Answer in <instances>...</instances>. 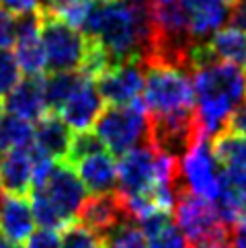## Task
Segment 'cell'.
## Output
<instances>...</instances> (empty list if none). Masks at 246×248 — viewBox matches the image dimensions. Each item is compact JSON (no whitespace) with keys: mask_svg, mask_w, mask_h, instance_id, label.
<instances>
[{"mask_svg":"<svg viewBox=\"0 0 246 248\" xmlns=\"http://www.w3.org/2000/svg\"><path fill=\"white\" fill-rule=\"evenodd\" d=\"M191 78L201 136L214 141L228 129L234 111L246 99V76L238 66L214 60L193 68Z\"/></svg>","mask_w":246,"mask_h":248,"instance_id":"6da1fadb","label":"cell"},{"mask_svg":"<svg viewBox=\"0 0 246 248\" xmlns=\"http://www.w3.org/2000/svg\"><path fill=\"white\" fill-rule=\"evenodd\" d=\"M146 84L142 103L148 117H170L195 109V91H193L191 72L174 66L148 62Z\"/></svg>","mask_w":246,"mask_h":248,"instance_id":"7a4b0ae2","label":"cell"},{"mask_svg":"<svg viewBox=\"0 0 246 248\" xmlns=\"http://www.w3.org/2000/svg\"><path fill=\"white\" fill-rule=\"evenodd\" d=\"M92 131L103 141L107 152L123 156L129 150L148 144L150 117L142 101L123 107H109L96 119Z\"/></svg>","mask_w":246,"mask_h":248,"instance_id":"3957f363","label":"cell"},{"mask_svg":"<svg viewBox=\"0 0 246 248\" xmlns=\"http://www.w3.org/2000/svg\"><path fill=\"white\" fill-rule=\"evenodd\" d=\"M172 217L187 240V248H207L230 240V228L219 217L214 203L195 197L187 191L179 193Z\"/></svg>","mask_w":246,"mask_h":248,"instance_id":"277c9868","label":"cell"},{"mask_svg":"<svg viewBox=\"0 0 246 248\" xmlns=\"http://www.w3.org/2000/svg\"><path fill=\"white\" fill-rule=\"evenodd\" d=\"M41 41L51 72H80L91 49V39L60 16L41 11Z\"/></svg>","mask_w":246,"mask_h":248,"instance_id":"5b68a950","label":"cell"},{"mask_svg":"<svg viewBox=\"0 0 246 248\" xmlns=\"http://www.w3.org/2000/svg\"><path fill=\"white\" fill-rule=\"evenodd\" d=\"M219 187H222V164L214 154L212 141L201 136L189 150V154L179 162V193L187 191L214 203L219 195Z\"/></svg>","mask_w":246,"mask_h":248,"instance_id":"8992f818","label":"cell"},{"mask_svg":"<svg viewBox=\"0 0 246 248\" xmlns=\"http://www.w3.org/2000/svg\"><path fill=\"white\" fill-rule=\"evenodd\" d=\"M158 170L160 154L150 144L129 150L127 154L119 156L117 162V193L123 199L152 201V191L158 185Z\"/></svg>","mask_w":246,"mask_h":248,"instance_id":"52a82bcc","label":"cell"},{"mask_svg":"<svg viewBox=\"0 0 246 248\" xmlns=\"http://www.w3.org/2000/svg\"><path fill=\"white\" fill-rule=\"evenodd\" d=\"M33 191L41 193L51 205H54L70 226L76 224L78 214L89 199V191L78 179V174L66 160L56 162L54 168L49 170L47 179L41 185H37Z\"/></svg>","mask_w":246,"mask_h":248,"instance_id":"ba28073f","label":"cell"},{"mask_svg":"<svg viewBox=\"0 0 246 248\" xmlns=\"http://www.w3.org/2000/svg\"><path fill=\"white\" fill-rule=\"evenodd\" d=\"M96 88L105 103L111 107H123L142 101L146 84V66L142 60H127L109 66L96 78Z\"/></svg>","mask_w":246,"mask_h":248,"instance_id":"9c48e42d","label":"cell"},{"mask_svg":"<svg viewBox=\"0 0 246 248\" xmlns=\"http://www.w3.org/2000/svg\"><path fill=\"white\" fill-rule=\"evenodd\" d=\"M103 96L96 88V82L91 76L82 74L80 82L74 88V93L70 94V99L64 103L56 115H60L62 121L74 131V134H80V131H91L94 127L96 119L101 117L103 109Z\"/></svg>","mask_w":246,"mask_h":248,"instance_id":"30bf717a","label":"cell"},{"mask_svg":"<svg viewBox=\"0 0 246 248\" xmlns=\"http://www.w3.org/2000/svg\"><path fill=\"white\" fill-rule=\"evenodd\" d=\"M15 58L25 76H41L47 70V58L41 41V11L15 19Z\"/></svg>","mask_w":246,"mask_h":248,"instance_id":"8fae6325","label":"cell"},{"mask_svg":"<svg viewBox=\"0 0 246 248\" xmlns=\"http://www.w3.org/2000/svg\"><path fill=\"white\" fill-rule=\"evenodd\" d=\"M125 219H131V216L117 191L105 195H91L84 201L80 214H78V224L89 228L91 232L99 236H105L109 230L119 226Z\"/></svg>","mask_w":246,"mask_h":248,"instance_id":"7c38bea8","label":"cell"},{"mask_svg":"<svg viewBox=\"0 0 246 248\" xmlns=\"http://www.w3.org/2000/svg\"><path fill=\"white\" fill-rule=\"evenodd\" d=\"M91 195H105L117 189V162L107 150H96L70 164Z\"/></svg>","mask_w":246,"mask_h":248,"instance_id":"4fadbf2b","label":"cell"},{"mask_svg":"<svg viewBox=\"0 0 246 248\" xmlns=\"http://www.w3.org/2000/svg\"><path fill=\"white\" fill-rule=\"evenodd\" d=\"M35 217L27 195L6 193L0 199V234L6 242H27L35 232Z\"/></svg>","mask_w":246,"mask_h":248,"instance_id":"5bb4252c","label":"cell"},{"mask_svg":"<svg viewBox=\"0 0 246 248\" xmlns=\"http://www.w3.org/2000/svg\"><path fill=\"white\" fill-rule=\"evenodd\" d=\"M4 111L25 121H39L47 115L43 76H27L15 86V91L4 99Z\"/></svg>","mask_w":246,"mask_h":248,"instance_id":"9a60e30c","label":"cell"},{"mask_svg":"<svg viewBox=\"0 0 246 248\" xmlns=\"http://www.w3.org/2000/svg\"><path fill=\"white\" fill-rule=\"evenodd\" d=\"M72 136L74 131L70 129L60 115L56 113H47L46 117H41L35 127V140H33V148L37 152L49 156L51 160L62 162L68 158V150L72 144Z\"/></svg>","mask_w":246,"mask_h":248,"instance_id":"2e32d148","label":"cell"},{"mask_svg":"<svg viewBox=\"0 0 246 248\" xmlns=\"http://www.w3.org/2000/svg\"><path fill=\"white\" fill-rule=\"evenodd\" d=\"M191 35L195 43L209 41L230 19V6L219 0H189Z\"/></svg>","mask_w":246,"mask_h":248,"instance_id":"e0dca14e","label":"cell"},{"mask_svg":"<svg viewBox=\"0 0 246 248\" xmlns=\"http://www.w3.org/2000/svg\"><path fill=\"white\" fill-rule=\"evenodd\" d=\"M0 181L6 193L27 195L33 191V152L13 150L0 154Z\"/></svg>","mask_w":246,"mask_h":248,"instance_id":"ac0fdd59","label":"cell"},{"mask_svg":"<svg viewBox=\"0 0 246 248\" xmlns=\"http://www.w3.org/2000/svg\"><path fill=\"white\" fill-rule=\"evenodd\" d=\"M217 60L234 66H246V33L238 27H224L209 39Z\"/></svg>","mask_w":246,"mask_h":248,"instance_id":"d6986e66","label":"cell"},{"mask_svg":"<svg viewBox=\"0 0 246 248\" xmlns=\"http://www.w3.org/2000/svg\"><path fill=\"white\" fill-rule=\"evenodd\" d=\"M214 154L222 168L228 170H246V138L226 129L212 141Z\"/></svg>","mask_w":246,"mask_h":248,"instance_id":"ffe728a7","label":"cell"},{"mask_svg":"<svg viewBox=\"0 0 246 248\" xmlns=\"http://www.w3.org/2000/svg\"><path fill=\"white\" fill-rule=\"evenodd\" d=\"M33 123L15 117V115H6L0 123V154L13 152V150H27L33 146Z\"/></svg>","mask_w":246,"mask_h":248,"instance_id":"44dd1931","label":"cell"},{"mask_svg":"<svg viewBox=\"0 0 246 248\" xmlns=\"http://www.w3.org/2000/svg\"><path fill=\"white\" fill-rule=\"evenodd\" d=\"M82 72H51L47 78H43L46 88V103L51 113H58L64 103L70 99L74 88L80 82Z\"/></svg>","mask_w":246,"mask_h":248,"instance_id":"7402d4cb","label":"cell"},{"mask_svg":"<svg viewBox=\"0 0 246 248\" xmlns=\"http://www.w3.org/2000/svg\"><path fill=\"white\" fill-rule=\"evenodd\" d=\"M103 238L105 248H148L146 234L142 232V228L138 226V221L125 219L119 226L109 230Z\"/></svg>","mask_w":246,"mask_h":248,"instance_id":"603a6c76","label":"cell"},{"mask_svg":"<svg viewBox=\"0 0 246 248\" xmlns=\"http://www.w3.org/2000/svg\"><path fill=\"white\" fill-rule=\"evenodd\" d=\"M21 66L13 51H0V99H6L21 82Z\"/></svg>","mask_w":246,"mask_h":248,"instance_id":"cb8c5ba5","label":"cell"},{"mask_svg":"<svg viewBox=\"0 0 246 248\" xmlns=\"http://www.w3.org/2000/svg\"><path fill=\"white\" fill-rule=\"evenodd\" d=\"M62 248H105L103 238L80 224H72L62 232Z\"/></svg>","mask_w":246,"mask_h":248,"instance_id":"d4e9b609","label":"cell"},{"mask_svg":"<svg viewBox=\"0 0 246 248\" xmlns=\"http://www.w3.org/2000/svg\"><path fill=\"white\" fill-rule=\"evenodd\" d=\"M0 6L4 13L16 19V16L39 13L43 8V0H0Z\"/></svg>","mask_w":246,"mask_h":248,"instance_id":"484cf974","label":"cell"},{"mask_svg":"<svg viewBox=\"0 0 246 248\" xmlns=\"http://www.w3.org/2000/svg\"><path fill=\"white\" fill-rule=\"evenodd\" d=\"M27 248H62V236L54 230H35Z\"/></svg>","mask_w":246,"mask_h":248,"instance_id":"4316f807","label":"cell"},{"mask_svg":"<svg viewBox=\"0 0 246 248\" xmlns=\"http://www.w3.org/2000/svg\"><path fill=\"white\" fill-rule=\"evenodd\" d=\"M15 29H16L15 19L0 8V51H6L15 43Z\"/></svg>","mask_w":246,"mask_h":248,"instance_id":"83f0119b","label":"cell"},{"mask_svg":"<svg viewBox=\"0 0 246 248\" xmlns=\"http://www.w3.org/2000/svg\"><path fill=\"white\" fill-rule=\"evenodd\" d=\"M228 129L234 131V134H240L246 138V99L238 105V109L234 111L232 119H230V125H228Z\"/></svg>","mask_w":246,"mask_h":248,"instance_id":"f1b7e54d","label":"cell"},{"mask_svg":"<svg viewBox=\"0 0 246 248\" xmlns=\"http://www.w3.org/2000/svg\"><path fill=\"white\" fill-rule=\"evenodd\" d=\"M230 242L234 248H246V216L230 228Z\"/></svg>","mask_w":246,"mask_h":248,"instance_id":"f546056e","label":"cell"},{"mask_svg":"<svg viewBox=\"0 0 246 248\" xmlns=\"http://www.w3.org/2000/svg\"><path fill=\"white\" fill-rule=\"evenodd\" d=\"M230 19L234 27L246 33V0H234V4L230 6Z\"/></svg>","mask_w":246,"mask_h":248,"instance_id":"4dcf8cb0","label":"cell"},{"mask_svg":"<svg viewBox=\"0 0 246 248\" xmlns=\"http://www.w3.org/2000/svg\"><path fill=\"white\" fill-rule=\"evenodd\" d=\"M207 248H234V246H232V242H230V240H226V242H217V244L207 246Z\"/></svg>","mask_w":246,"mask_h":248,"instance_id":"1f68e13d","label":"cell"},{"mask_svg":"<svg viewBox=\"0 0 246 248\" xmlns=\"http://www.w3.org/2000/svg\"><path fill=\"white\" fill-rule=\"evenodd\" d=\"M0 248H23L21 244H13V242H6V240H0Z\"/></svg>","mask_w":246,"mask_h":248,"instance_id":"d6a6232c","label":"cell"},{"mask_svg":"<svg viewBox=\"0 0 246 248\" xmlns=\"http://www.w3.org/2000/svg\"><path fill=\"white\" fill-rule=\"evenodd\" d=\"M4 119V99H0V123Z\"/></svg>","mask_w":246,"mask_h":248,"instance_id":"836d02e7","label":"cell"},{"mask_svg":"<svg viewBox=\"0 0 246 248\" xmlns=\"http://www.w3.org/2000/svg\"><path fill=\"white\" fill-rule=\"evenodd\" d=\"M219 2H224V4L230 6V4H234V0H219Z\"/></svg>","mask_w":246,"mask_h":248,"instance_id":"e575fe53","label":"cell"},{"mask_svg":"<svg viewBox=\"0 0 246 248\" xmlns=\"http://www.w3.org/2000/svg\"><path fill=\"white\" fill-rule=\"evenodd\" d=\"M2 189L4 187H2V181H0V199H2Z\"/></svg>","mask_w":246,"mask_h":248,"instance_id":"d590c367","label":"cell"},{"mask_svg":"<svg viewBox=\"0 0 246 248\" xmlns=\"http://www.w3.org/2000/svg\"><path fill=\"white\" fill-rule=\"evenodd\" d=\"M244 76H246V66H244Z\"/></svg>","mask_w":246,"mask_h":248,"instance_id":"8d00e7d4","label":"cell"},{"mask_svg":"<svg viewBox=\"0 0 246 248\" xmlns=\"http://www.w3.org/2000/svg\"><path fill=\"white\" fill-rule=\"evenodd\" d=\"M0 236H2V234H0Z\"/></svg>","mask_w":246,"mask_h":248,"instance_id":"74e56055","label":"cell"}]
</instances>
